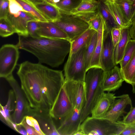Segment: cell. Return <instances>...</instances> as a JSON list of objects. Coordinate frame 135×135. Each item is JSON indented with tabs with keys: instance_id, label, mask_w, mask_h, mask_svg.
<instances>
[{
	"instance_id": "484cf974",
	"label": "cell",
	"mask_w": 135,
	"mask_h": 135,
	"mask_svg": "<svg viewBox=\"0 0 135 135\" xmlns=\"http://www.w3.org/2000/svg\"><path fill=\"white\" fill-rule=\"evenodd\" d=\"M104 2L119 26L121 28L130 27L114 2L104 0Z\"/></svg>"
},
{
	"instance_id": "7a4b0ae2",
	"label": "cell",
	"mask_w": 135,
	"mask_h": 135,
	"mask_svg": "<svg viewBox=\"0 0 135 135\" xmlns=\"http://www.w3.org/2000/svg\"><path fill=\"white\" fill-rule=\"evenodd\" d=\"M19 49L25 50L35 56L38 63L52 68L59 66L70 53L71 42L67 39L51 38L40 36H19L16 45Z\"/></svg>"
},
{
	"instance_id": "4316f807",
	"label": "cell",
	"mask_w": 135,
	"mask_h": 135,
	"mask_svg": "<svg viewBox=\"0 0 135 135\" xmlns=\"http://www.w3.org/2000/svg\"><path fill=\"white\" fill-rule=\"evenodd\" d=\"M120 70L124 81L132 85L135 83V52L127 65Z\"/></svg>"
},
{
	"instance_id": "e0dca14e",
	"label": "cell",
	"mask_w": 135,
	"mask_h": 135,
	"mask_svg": "<svg viewBox=\"0 0 135 135\" xmlns=\"http://www.w3.org/2000/svg\"><path fill=\"white\" fill-rule=\"evenodd\" d=\"M39 23L40 28L37 33L38 36L51 38L69 40L66 33L54 22L39 21Z\"/></svg>"
},
{
	"instance_id": "8fae6325",
	"label": "cell",
	"mask_w": 135,
	"mask_h": 135,
	"mask_svg": "<svg viewBox=\"0 0 135 135\" xmlns=\"http://www.w3.org/2000/svg\"><path fill=\"white\" fill-rule=\"evenodd\" d=\"M82 110L74 108L68 115L59 120L57 128L59 135H74L79 130L81 123Z\"/></svg>"
},
{
	"instance_id": "816d5d0a",
	"label": "cell",
	"mask_w": 135,
	"mask_h": 135,
	"mask_svg": "<svg viewBox=\"0 0 135 135\" xmlns=\"http://www.w3.org/2000/svg\"><path fill=\"white\" fill-rule=\"evenodd\" d=\"M131 124H133V125L135 126V122L134 123Z\"/></svg>"
},
{
	"instance_id": "e575fe53",
	"label": "cell",
	"mask_w": 135,
	"mask_h": 135,
	"mask_svg": "<svg viewBox=\"0 0 135 135\" xmlns=\"http://www.w3.org/2000/svg\"><path fill=\"white\" fill-rule=\"evenodd\" d=\"M8 0H0V19L6 18L9 9Z\"/></svg>"
},
{
	"instance_id": "d6986e66",
	"label": "cell",
	"mask_w": 135,
	"mask_h": 135,
	"mask_svg": "<svg viewBox=\"0 0 135 135\" xmlns=\"http://www.w3.org/2000/svg\"><path fill=\"white\" fill-rule=\"evenodd\" d=\"M16 107V99L14 92L12 89L8 92L7 102L4 106L0 104V119L1 120L14 129L15 124L12 119L11 115L15 111Z\"/></svg>"
},
{
	"instance_id": "f35d334b",
	"label": "cell",
	"mask_w": 135,
	"mask_h": 135,
	"mask_svg": "<svg viewBox=\"0 0 135 135\" xmlns=\"http://www.w3.org/2000/svg\"><path fill=\"white\" fill-rule=\"evenodd\" d=\"M135 116V107L131 108L130 111L125 116H124L122 120L118 121L124 124H131Z\"/></svg>"
},
{
	"instance_id": "277c9868",
	"label": "cell",
	"mask_w": 135,
	"mask_h": 135,
	"mask_svg": "<svg viewBox=\"0 0 135 135\" xmlns=\"http://www.w3.org/2000/svg\"><path fill=\"white\" fill-rule=\"evenodd\" d=\"M125 124L113 123L102 117L88 116L81 124L79 129L84 135H119Z\"/></svg>"
},
{
	"instance_id": "b9f144b4",
	"label": "cell",
	"mask_w": 135,
	"mask_h": 135,
	"mask_svg": "<svg viewBox=\"0 0 135 135\" xmlns=\"http://www.w3.org/2000/svg\"><path fill=\"white\" fill-rule=\"evenodd\" d=\"M31 119L32 121L31 126L35 129L40 135H45L41 130L37 120L32 116H31Z\"/></svg>"
},
{
	"instance_id": "cb8c5ba5",
	"label": "cell",
	"mask_w": 135,
	"mask_h": 135,
	"mask_svg": "<svg viewBox=\"0 0 135 135\" xmlns=\"http://www.w3.org/2000/svg\"><path fill=\"white\" fill-rule=\"evenodd\" d=\"M35 6L49 22H54L61 17L59 10L55 5L46 3Z\"/></svg>"
},
{
	"instance_id": "d590c367",
	"label": "cell",
	"mask_w": 135,
	"mask_h": 135,
	"mask_svg": "<svg viewBox=\"0 0 135 135\" xmlns=\"http://www.w3.org/2000/svg\"><path fill=\"white\" fill-rule=\"evenodd\" d=\"M8 0L9 2L8 12L9 13L15 14H17L20 11H26L16 0Z\"/></svg>"
},
{
	"instance_id": "30bf717a",
	"label": "cell",
	"mask_w": 135,
	"mask_h": 135,
	"mask_svg": "<svg viewBox=\"0 0 135 135\" xmlns=\"http://www.w3.org/2000/svg\"><path fill=\"white\" fill-rule=\"evenodd\" d=\"M64 84L74 108L82 110L86 100L85 82L65 79Z\"/></svg>"
},
{
	"instance_id": "7dc6e473",
	"label": "cell",
	"mask_w": 135,
	"mask_h": 135,
	"mask_svg": "<svg viewBox=\"0 0 135 135\" xmlns=\"http://www.w3.org/2000/svg\"><path fill=\"white\" fill-rule=\"evenodd\" d=\"M48 3L55 6L56 3L58 2L59 0H44Z\"/></svg>"
},
{
	"instance_id": "1f68e13d",
	"label": "cell",
	"mask_w": 135,
	"mask_h": 135,
	"mask_svg": "<svg viewBox=\"0 0 135 135\" xmlns=\"http://www.w3.org/2000/svg\"><path fill=\"white\" fill-rule=\"evenodd\" d=\"M135 52V40L131 39L128 42L123 58L119 63L120 69L124 67L132 58Z\"/></svg>"
},
{
	"instance_id": "681fc988",
	"label": "cell",
	"mask_w": 135,
	"mask_h": 135,
	"mask_svg": "<svg viewBox=\"0 0 135 135\" xmlns=\"http://www.w3.org/2000/svg\"><path fill=\"white\" fill-rule=\"evenodd\" d=\"M135 122V116H134V117L133 118V119L132 120V123L131 124H132L134 123Z\"/></svg>"
},
{
	"instance_id": "c3c4849f",
	"label": "cell",
	"mask_w": 135,
	"mask_h": 135,
	"mask_svg": "<svg viewBox=\"0 0 135 135\" xmlns=\"http://www.w3.org/2000/svg\"><path fill=\"white\" fill-rule=\"evenodd\" d=\"M132 85V91L133 93H135V83Z\"/></svg>"
},
{
	"instance_id": "f5cc1de1",
	"label": "cell",
	"mask_w": 135,
	"mask_h": 135,
	"mask_svg": "<svg viewBox=\"0 0 135 135\" xmlns=\"http://www.w3.org/2000/svg\"><path fill=\"white\" fill-rule=\"evenodd\" d=\"M94 0L97 1V0Z\"/></svg>"
},
{
	"instance_id": "5bb4252c",
	"label": "cell",
	"mask_w": 135,
	"mask_h": 135,
	"mask_svg": "<svg viewBox=\"0 0 135 135\" xmlns=\"http://www.w3.org/2000/svg\"><path fill=\"white\" fill-rule=\"evenodd\" d=\"M6 19L14 29L15 33L18 36H22L29 35L27 28L28 22L37 21L28 12L21 11L15 14L8 12Z\"/></svg>"
},
{
	"instance_id": "db71d44e",
	"label": "cell",
	"mask_w": 135,
	"mask_h": 135,
	"mask_svg": "<svg viewBox=\"0 0 135 135\" xmlns=\"http://www.w3.org/2000/svg\"></svg>"
},
{
	"instance_id": "ac0fdd59",
	"label": "cell",
	"mask_w": 135,
	"mask_h": 135,
	"mask_svg": "<svg viewBox=\"0 0 135 135\" xmlns=\"http://www.w3.org/2000/svg\"><path fill=\"white\" fill-rule=\"evenodd\" d=\"M115 94L108 92L103 93L93 108L91 114L93 117H103L109 109L115 100Z\"/></svg>"
},
{
	"instance_id": "f907efd6",
	"label": "cell",
	"mask_w": 135,
	"mask_h": 135,
	"mask_svg": "<svg viewBox=\"0 0 135 135\" xmlns=\"http://www.w3.org/2000/svg\"><path fill=\"white\" fill-rule=\"evenodd\" d=\"M110 1L112 2H114L117 0H109Z\"/></svg>"
},
{
	"instance_id": "2e32d148",
	"label": "cell",
	"mask_w": 135,
	"mask_h": 135,
	"mask_svg": "<svg viewBox=\"0 0 135 135\" xmlns=\"http://www.w3.org/2000/svg\"><path fill=\"white\" fill-rule=\"evenodd\" d=\"M124 81L121 73L120 68L115 66L104 71L102 82L104 91H114L118 89Z\"/></svg>"
},
{
	"instance_id": "bcb514c9",
	"label": "cell",
	"mask_w": 135,
	"mask_h": 135,
	"mask_svg": "<svg viewBox=\"0 0 135 135\" xmlns=\"http://www.w3.org/2000/svg\"><path fill=\"white\" fill-rule=\"evenodd\" d=\"M132 4V20L135 15V0H129Z\"/></svg>"
},
{
	"instance_id": "836d02e7",
	"label": "cell",
	"mask_w": 135,
	"mask_h": 135,
	"mask_svg": "<svg viewBox=\"0 0 135 135\" xmlns=\"http://www.w3.org/2000/svg\"><path fill=\"white\" fill-rule=\"evenodd\" d=\"M40 28L39 21H31L28 22L27 28L29 35L33 37L38 36L37 32Z\"/></svg>"
},
{
	"instance_id": "f6af8a7d",
	"label": "cell",
	"mask_w": 135,
	"mask_h": 135,
	"mask_svg": "<svg viewBox=\"0 0 135 135\" xmlns=\"http://www.w3.org/2000/svg\"><path fill=\"white\" fill-rule=\"evenodd\" d=\"M35 5L36 4L47 3L44 0H26Z\"/></svg>"
},
{
	"instance_id": "4fadbf2b",
	"label": "cell",
	"mask_w": 135,
	"mask_h": 135,
	"mask_svg": "<svg viewBox=\"0 0 135 135\" xmlns=\"http://www.w3.org/2000/svg\"><path fill=\"white\" fill-rule=\"evenodd\" d=\"M50 112L31 108L29 116L37 120L45 135H59Z\"/></svg>"
},
{
	"instance_id": "ba28073f",
	"label": "cell",
	"mask_w": 135,
	"mask_h": 135,
	"mask_svg": "<svg viewBox=\"0 0 135 135\" xmlns=\"http://www.w3.org/2000/svg\"><path fill=\"white\" fill-rule=\"evenodd\" d=\"M16 45L6 44L0 49V77L6 79L12 74L19 57Z\"/></svg>"
},
{
	"instance_id": "5b68a950",
	"label": "cell",
	"mask_w": 135,
	"mask_h": 135,
	"mask_svg": "<svg viewBox=\"0 0 135 135\" xmlns=\"http://www.w3.org/2000/svg\"><path fill=\"white\" fill-rule=\"evenodd\" d=\"M59 11L61 17L54 23L66 33L71 42L89 28L88 23L80 17L70 13Z\"/></svg>"
},
{
	"instance_id": "f1b7e54d",
	"label": "cell",
	"mask_w": 135,
	"mask_h": 135,
	"mask_svg": "<svg viewBox=\"0 0 135 135\" xmlns=\"http://www.w3.org/2000/svg\"><path fill=\"white\" fill-rule=\"evenodd\" d=\"M114 3L131 26L132 21V3L129 0H117Z\"/></svg>"
},
{
	"instance_id": "8992f818",
	"label": "cell",
	"mask_w": 135,
	"mask_h": 135,
	"mask_svg": "<svg viewBox=\"0 0 135 135\" xmlns=\"http://www.w3.org/2000/svg\"><path fill=\"white\" fill-rule=\"evenodd\" d=\"M86 46L69 55L64 68L65 80L84 82L86 72L85 63Z\"/></svg>"
},
{
	"instance_id": "83f0119b",
	"label": "cell",
	"mask_w": 135,
	"mask_h": 135,
	"mask_svg": "<svg viewBox=\"0 0 135 135\" xmlns=\"http://www.w3.org/2000/svg\"><path fill=\"white\" fill-rule=\"evenodd\" d=\"M25 11L38 21L49 22L35 5L26 0H16Z\"/></svg>"
},
{
	"instance_id": "7bdbcfd3",
	"label": "cell",
	"mask_w": 135,
	"mask_h": 135,
	"mask_svg": "<svg viewBox=\"0 0 135 135\" xmlns=\"http://www.w3.org/2000/svg\"><path fill=\"white\" fill-rule=\"evenodd\" d=\"M129 31L131 38L135 40V15L133 18L132 25L129 27Z\"/></svg>"
},
{
	"instance_id": "60d3db41",
	"label": "cell",
	"mask_w": 135,
	"mask_h": 135,
	"mask_svg": "<svg viewBox=\"0 0 135 135\" xmlns=\"http://www.w3.org/2000/svg\"><path fill=\"white\" fill-rule=\"evenodd\" d=\"M125 127L119 135H135V126L132 124H124Z\"/></svg>"
},
{
	"instance_id": "9a60e30c",
	"label": "cell",
	"mask_w": 135,
	"mask_h": 135,
	"mask_svg": "<svg viewBox=\"0 0 135 135\" xmlns=\"http://www.w3.org/2000/svg\"><path fill=\"white\" fill-rule=\"evenodd\" d=\"M109 109L102 118L110 122L117 123L120 117L126 113L125 109L126 106L129 105L131 108L133 107L131 100L128 94H124L117 96Z\"/></svg>"
},
{
	"instance_id": "ab89813d",
	"label": "cell",
	"mask_w": 135,
	"mask_h": 135,
	"mask_svg": "<svg viewBox=\"0 0 135 135\" xmlns=\"http://www.w3.org/2000/svg\"><path fill=\"white\" fill-rule=\"evenodd\" d=\"M22 126L26 131L28 135H40L35 129L27 123L25 117L21 123L19 124Z\"/></svg>"
},
{
	"instance_id": "d6a6232c",
	"label": "cell",
	"mask_w": 135,
	"mask_h": 135,
	"mask_svg": "<svg viewBox=\"0 0 135 135\" xmlns=\"http://www.w3.org/2000/svg\"><path fill=\"white\" fill-rule=\"evenodd\" d=\"M15 33L13 28L6 18L0 19V35L6 37Z\"/></svg>"
},
{
	"instance_id": "44dd1931",
	"label": "cell",
	"mask_w": 135,
	"mask_h": 135,
	"mask_svg": "<svg viewBox=\"0 0 135 135\" xmlns=\"http://www.w3.org/2000/svg\"><path fill=\"white\" fill-rule=\"evenodd\" d=\"M131 39L129 27L122 28L120 39L114 48V57L116 65L122 60L127 44Z\"/></svg>"
},
{
	"instance_id": "ee69618b",
	"label": "cell",
	"mask_w": 135,
	"mask_h": 135,
	"mask_svg": "<svg viewBox=\"0 0 135 135\" xmlns=\"http://www.w3.org/2000/svg\"><path fill=\"white\" fill-rule=\"evenodd\" d=\"M16 131L23 135H28L27 132L25 128L20 124H17Z\"/></svg>"
},
{
	"instance_id": "74e56055",
	"label": "cell",
	"mask_w": 135,
	"mask_h": 135,
	"mask_svg": "<svg viewBox=\"0 0 135 135\" xmlns=\"http://www.w3.org/2000/svg\"><path fill=\"white\" fill-rule=\"evenodd\" d=\"M122 29L120 27H114L111 31L113 42L115 47L119 41L121 37Z\"/></svg>"
},
{
	"instance_id": "9c48e42d",
	"label": "cell",
	"mask_w": 135,
	"mask_h": 135,
	"mask_svg": "<svg viewBox=\"0 0 135 135\" xmlns=\"http://www.w3.org/2000/svg\"><path fill=\"white\" fill-rule=\"evenodd\" d=\"M74 108L64 83L50 110L53 119L60 120L70 114Z\"/></svg>"
},
{
	"instance_id": "d4e9b609",
	"label": "cell",
	"mask_w": 135,
	"mask_h": 135,
	"mask_svg": "<svg viewBox=\"0 0 135 135\" xmlns=\"http://www.w3.org/2000/svg\"><path fill=\"white\" fill-rule=\"evenodd\" d=\"M97 1L99 11L104 23V30L108 32L111 31L114 27H120L105 4L104 0Z\"/></svg>"
},
{
	"instance_id": "52a82bcc",
	"label": "cell",
	"mask_w": 135,
	"mask_h": 135,
	"mask_svg": "<svg viewBox=\"0 0 135 135\" xmlns=\"http://www.w3.org/2000/svg\"><path fill=\"white\" fill-rule=\"evenodd\" d=\"M5 79L13 90L15 97V109L12 115V119L14 123L18 124L25 117L29 116L31 108L21 87L13 75Z\"/></svg>"
},
{
	"instance_id": "ffe728a7",
	"label": "cell",
	"mask_w": 135,
	"mask_h": 135,
	"mask_svg": "<svg viewBox=\"0 0 135 135\" xmlns=\"http://www.w3.org/2000/svg\"><path fill=\"white\" fill-rule=\"evenodd\" d=\"M98 11V1L82 0L80 5L70 13L85 20L94 15Z\"/></svg>"
},
{
	"instance_id": "4dcf8cb0",
	"label": "cell",
	"mask_w": 135,
	"mask_h": 135,
	"mask_svg": "<svg viewBox=\"0 0 135 135\" xmlns=\"http://www.w3.org/2000/svg\"><path fill=\"white\" fill-rule=\"evenodd\" d=\"M82 0H59L56 6L59 10L64 12L70 13L80 4Z\"/></svg>"
},
{
	"instance_id": "6da1fadb",
	"label": "cell",
	"mask_w": 135,
	"mask_h": 135,
	"mask_svg": "<svg viewBox=\"0 0 135 135\" xmlns=\"http://www.w3.org/2000/svg\"><path fill=\"white\" fill-rule=\"evenodd\" d=\"M17 74L30 107L50 111L65 81L62 71L27 61Z\"/></svg>"
},
{
	"instance_id": "7c38bea8",
	"label": "cell",
	"mask_w": 135,
	"mask_h": 135,
	"mask_svg": "<svg viewBox=\"0 0 135 135\" xmlns=\"http://www.w3.org/2000/svg\"><path fill=\"white\" fill-rule=\"evenodd\" d=\"M114 48L111 31H107L104 29L100 64L101 68L104 71L110 70L117 65L114 57Z\"/></svg>"
},
{
	"instance_id": "8d00e7d4",
	"label": "cell",
	"mask_w": 135,
	"mask_h": 135,
	"mask_svg": "<svg viewBox=\"0 0 135 135\" xmlns=\"http://www.w3.org/2000/svg\"><path fill=\"white\" fill-rule=\"evenodd\" d=\"M102 18L99 12L98 14L95 17L88 22L89 25V28L97 31L100 27Z\"/></svg>"
},
{
	"instance_id": "603a6c76",
	"label": "cell",
	"mask_w": 135,
	"mask_h": 135,
	"mask_svg": "<svg viewBox=\"0 0 135 135\" xmlns=\"http://www.w3.org/2000/svg\"><path fill=\"white\" fill-rule=\"evenodd\" d=\"M96 31L89 28L76 39L71 42V49L69 55L77 52L83 47L87 45Z\"/></svg>"
},
{
	"instance_id": "f546056e",
	"label": "cell",
	"mask_w": 135,
	"mask_h": 135,
	"mask_svg": "<svg viewBox=\"0 0 135 135\" xmlns=\"http://www.w3.org/2000/svg\"><path fill=\"white\" fill-rule=\"evenodd\" d=\"M97 40V32L96 31L86 47L85 54V63L86 72L89 68L91 61L96 45Z\"/></svg>"
},
{
	"instance_id": "7402d4cb",
	"label": "cell",
	"mask_w": 135,
	"mask_h": 135,
	"mask_svg": "<svg viewBox=\"0 0 135 135\" xmlns=\"http://www.w3.org/2000/svg\"><path fill=\"white\" fill-rule=\"evenodd\" d=\"M104 27V22L102 18L99 28L97 31V40L96 45L89 68L93 67L101 68L100 59Z\"/></svg>"
},
{
	"instance_id": "3957f363",
	"label": "cell",
	"mask_w": 135,
	"mask_h": 135,
	"mask_svg": "<svg viewBox=\"0 0 135 135\" xmlns=\"http://www.w3.org/2000/svg\"><path fill=\"white\" fill-rule=\"evenodd\" d=\"M104 71L101 68L93 67L88 69L85 74L86 100L82 109L81 121L82 123L89 115L104 93L102 82Z\"/></svg>"
}]
</instances>
